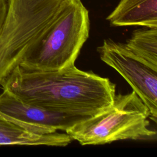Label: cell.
Wrapping results in <instances>:
<instances>
[{"mask_svg":"<svg viewBox=\"0 0 157 157\" xmlns=\"http://www.w3.org/2000/svg\"><path fill=\"white\" fill-rule=\"evenodd\" d=\"M19 99L48 109L91 116L113 102L116 85L109 78L78 69L39 71L17 66L1 85Z\"/></svg>","mask_w":157,"mask_h":157,"instance_id":"6da1fadb","label":"cell"},{"mask_svg":"<svg viewBox=\"0 0 157 157\" xmlns=\"http://www.w3.org/2000/svg\"><path fill=\"white\" fill-rule=\"evenodd\" d=\"M148 118V109L132 91L115 94L108 108L77 122L65 132L82 145L152 139L156 137V131L149 129Z\"/></svg>","mask_w":157,"mask_h":157,"instance_id":"7a4b0ae2","label":"cell"},{"mask_svg":"<svg viewBox=\"0 0 157 157\" xmlns=\"http://www.w3.org/2000/svg\"><path fill=\"white\" fill-rule=\"evenodd\" d=\"M89 31V13L82 1L65 0L59 17L45 39L18 65L39 71L60 70L74 65Z\"/></svg>","mask_w":157,"mask_h":157,"instance_id":"3957f363","label":"cell"},{"mask_svg":"<svg viewBox=\"0 0 157 157\" xmlns=\"http://www.w3.org/2000/svg\"><path fill=\"white\" fill-rule=\"evenodd\" d=\"M101 59L114 69L129 84L148 109L150 118H157V71L142 63L110 39L97 48Z\"/></svg>","mask_w":157,"mask_h":157,"instance_id":"277c9868","label":"cell"},{"mask_svg":"<svg viewBox=\"0 0 157 157\" xmlns=\"http://www.w3.org/2000/svg\"><path fill=\"white\" fill-rule=\"evenodd\" d=\"M34 36L28 23L18 10L8 6L0 34V85L13 69L31 54Z\"/></svg>","mask_w":157,"mask_h":157,"instance_id":"5b68a950","label":"cell"},{"mask_svg":"<svg viewBox=\"0 0 157 157\" xmlns=\"http://www.w3.org/2000/svg\"><path fill=\"white\" fill-rule=\"evenodd\" d=\"M0 111L24 123L64 132L77 122L91 117L37 106L19 99L6 90L0 94Z\"/></svg>","mask_w":157,"mask_h":157,"instance_id":"8992f818","label":"cell"},{"mask_svg":"<svg viewBox=\"0 0 157 157\" xmlns=\"http://www.w3.org/2000/svg\"><path fill=\"white\" fill-rule=\"evenodd\" d=\"M71 140L66 132L24 123L0 111V145L65 147Z\"/></svg>","mask_w":157,"mask_h":157,"instance_id":"52a82bcc","label":"cell"},{"mask_svg":"<svg viewBox=\"0 0 157 157\" xmlns=\"http://www.w3.org/2000/svg\"><path fill=\"white\" fill-rule=\"evenodd\" d=\"M107 20L115 26L157 28V0H120Z\"/></svg>","mask_w":157,"mask_h":157,"instance_id":"ba28073f","label":"cell"},{"mask_svg":"<svg viewBox=\"0 0 157 157\" xmlns=\"http://www.w3.org/2000/svg\"><path fill=\"white\" fill-rule=\"evenodd\" d=\"M121 44L129 54L157 71V28L136 30Z\"/></svg>","mask_w":157,"mask_h":157,"instance_id":"9c48e42d","label":"cell"},{"mask_svg":"<svg viewBox=\"0 0 157 157\" xmlns=\"http://www.w3.org/2000/svg\"><path fill=\"white\" fill-rule=\"evenodd\" d=\"M9 0H0V34L1 33L7 12Z\"/></svg>","mask_w":157,"mask_h":157,"instance_id":"30bf717a","label":"cell"}]
</instances>
